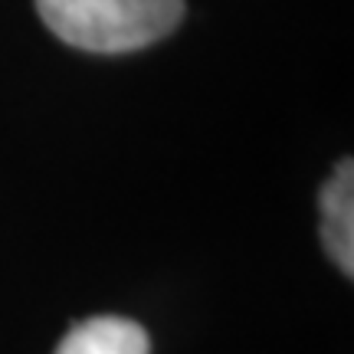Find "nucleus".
<instances>
[{
	"label": "nucleus",
	"mask_w": 354,
	"mask_h": 354,
	"mask_svg": "<svg viewBox=\"0 0 354 354\" xmlns=\"http://www.w3.org/2000/svg\"><path fill=\"white\" fill-rule=\"evenodd\" d=\"M53 37L86 53L145 50L184 20V0H37Z\"/></svg>",
	"instance_id": "f257e3e1"
},
{
	"label": "nucleus",
	"mask_w": 354,
	"mask_h": 354,
	"mask_svg": "<svg viewBox=\"0 0 354 354\" xmlns=\"http://www.w3.org/2000/svg\"><path fill=\"white\" fill-rule=\"evenodd\" d=\"M322 240L344 276L354 272V165L342 161L322 190Z\"/></svg>",
	"instance_id": "f03ea898"
},
{
	"label": "nucleus",
	"mask_w": 354,
	"mask_h": 354,
	"mask_svg": "<svg viewBox=\"0 0 354 354\" xmlns=\"http://www.w3.org/2000/svg\"><path fill=\"white\" fill-rule=\"evenodd\" d=\"M56 354H151V342L138 322L99 315L73 325Z\"/></svg>",
	"instance_id": "7ed1b4c3"
}]
</instances>
